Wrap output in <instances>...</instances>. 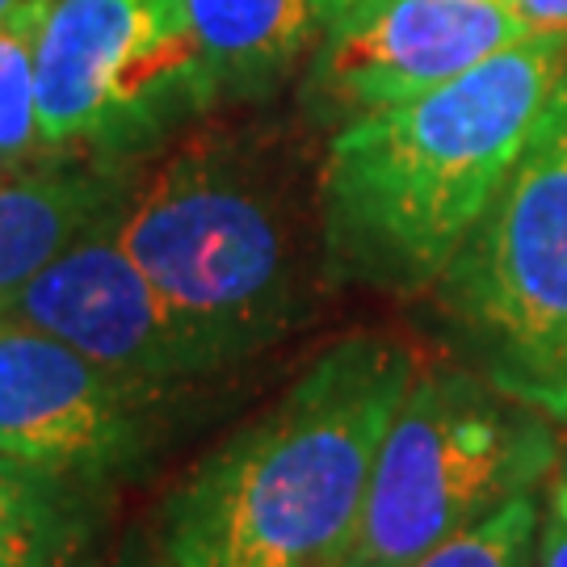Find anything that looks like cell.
<instances>
[{
    "label": "cell",
    "mask_w": 567,
    "mask_h": 567,
    "mask_svg": "<svg viewBox=\"0 0 567 567\" xmlns=\"http://www.w3.org/2000/svg\"><path fill=\"white\" fill-rule=\"evenodd\" d=\"M114 231L215 379L295 337L332 290L299 126L210 114L140 164Z\"/></svg>",
    "instance_id": "cell-1"
},
{
    "label": "cell",
    "mask_w": 567,
    "mask_h": 567,
    "mask_svg": "<svg viewBox=\"0 0 567 567\" xmlns=\"http://www.w3.org/2000/svg\"><path fill=\"white\" fill-rule=\"evenodd\" d=\"M564 76L567 34H529L425 97L332 131L320 156L328 282L429 295Z\"/></svg>",
    "instance_id": "cell-2"
},
{
    "label": "cell",
    "mask_w": 567,
    "mask_h": 567,
    "mask_svg": "<svg viewBox=\"0 0 567 567\" xmlns=\"http://www.w3.org/2000/svg\"><path fill=\"white\" fill-rule=\"evenodd\" d=\"M421 353L349 332L168 492V567H344L370 471Z\"/></svg>",
    "instance_id": "cell-3"
},
{
    "label": "cell",
    "mask_w": 567,
    "mask_h": 567,
    "mask_svg": "<svg viewBox=\"0 0 567 567\" xmlns=\"http://www.w3.org/2000/svg\"><path fill=\"white\" fill-rule=\"evenodd\" d=\"M429 299L450 362L567 429V76Z\"/></svg>",
    "instance_id": "cell-4"
},
{
    "label": "cell",
    "mask_w": 567,
    "mask_h": 567,
    "mask_svg": "<svg viewBox=\"0 0 567 567\" xmlns=\"http://www.w3.org/2000/svg\"><path fill=\"white\" fill-rule=\"evenodd\" d=\"M564 450L559 425L458 362H421L383 433L344 567H416L538 496Z\"/></svg>",
    "instance_id": "cell-5"
},
{
    "label": "cell",
    "mask_w": 567,
    "mask_h": 567,
    "mask_svg": "<svg viewBox=\"0 0 567 567\" xmlns=\"http://www.w3.org/2000/svg\"><path fill=\"white\" fill-rule=\"evenodd\" d=\"M219 114L185 0H51L39 39L47 161L143 164Z\"/></svg>",
    "instance_id": "cell-6"
},
{
    "label": "cell",
    "mask_w": 567,
    "mask_h": 567,
    "mask_svg": "<svg viewBox=\"0 0 567 567\" xmlns=\"http://www.w3.org/2000/svg\"><path fill=\"white\" fill-rule=\"evenodd\" d=\"M513 0H353L332 13L299 76V114L311 131H341L526 42Z\"/></svg>",
    "instance_id": "cell-7"
},
{
    "label": "cell",
    "mask_w": 567,
    "mask_h": 567,
    "mask_svg": "<svg viewBox=\"0 0 567 567\" xmlns=\"http://www.w3.org/2000/svg\"><path fill=\"white\" fill-rule=\"evenodd\" d=\"M114 219L93 227L21 286L0 307V320L39 328L147 400L177 408L215 383V370L161 290L122 248Z\"/></svg>",
    "instance_id": "cell-8"
},
{
    "label": "cell",
    "mask_w": 567,
    "mask_h": 567,
    "mask_svg": "<svg viewBox=\"0 0 567 567\" xmlns=\"http://www.w3.org/2000/svg\"><path fill=\"white\" fill-rule=\"evenodd\" d=\"M173 408L39 328L0 320V454L110 487L140 471Z\"/></svg>",
    "instance_id": "cell-9"
},
{
    "label": "cell",
    "mask_w": 567,
    "mask_h": 567,
    "mask_svg": "<svg viewBox=\"0 0 567 567\" xmlns=\"http://www.w3.org/2000/svg\"><path fill=\"white\" fill-rule=\"evenodd\" d=\"M135 173L140 164L68 156L9 173L0 182V307L93 227L114 219Z\"/></svg>",
    "instance_id": "cell-10"
},
{
    "label": "cell",
    "mask_w": 567,
    "mask_h": 567,
    "mask_svg": "<svg viewBox=\"0 0 567 567\" xmlns=\"http://www.w3.org/2000/svg\"><path fill=\"white\" fill-rule=\"evenodd\" d=\"M215 72L219 110H257L299 84L324 18L316 0H185Z\"/></svg>",
    "instance_id": "cell-11"
},
{
    "label": "cell",
    "mask_w": 567,
    "mask_h": 567,
    "mask_svg": "<svg viewBox=\"0 0 567 567\" xmlns=\"http://www.w3.org/2000/svg\"><path fill=\"white\" fill-rule=\"evenodd\" d=\"M105 487L0 454V567H84L102 538Z\"/></svg>",
    "instance_id": "cell-12"
},
{
    "label": "cell",
    "mask_w": 567,
    "mask_h": 567,
    "mask_svg": "<svg viewBox=\"0 0 567 567\" xmlns=\"http://www.w3.org/2000/svg\"><path fill=\"white\" fill-rule=\"evenodd\" d=\"M51 0H25L0 18V156L18 173L42 164L39 131V39Z\"/></svg>",
    "instance_id": "cell-13"
},
{
    "label": "cell",
    "mask_w": 567,
    "mask_h": 567,
    "mask_svg": "<svg viewBox=\"0 0 567 567\" xmlns=\"http://www.w3.org/2000/svg\"><path fill=\"white\" fill-rule=\"evenodd\" d=\"M538 496L505 505L484 526L466 529L416 567H538Z\"/></svg>",
    "instance_id": "cell-14"
},
{
    "label": "cell",
    "mask_w": 567,
    "mask_h": 567,
    "mask_svg": "<svg viewBox=\"0 0 567 567\" xmlns=\"http://www.w3.org/2000/svg\"><path fill=\"white\" fill-rule=\"evenodd\" d=\"M538 567H567V437L538 492Z\"/></svg>",
    "instance_id": "cell-15"
},
{
    "label": "cell",
    "mask_w": 567,
    "mask_h": 567,
    "mask_svg": "<svg viewBox=\"0 0 567 567\" xmlns=\"http://www.w3.org/2000/svg\"><path fill=\"white\" fill-rule=\"evenodd\" d=\"M529 34H567V0H513Z\"/></svg>",
    "instance_id": "cell-16"
},
{
    "label": "cell",
    "mask_w": 567,
    "mask_h": 567,
    "mask_svg": "<svg viewBox=\"0 0 567 567\" xmlns=\"http://www.w3.org/2000/svg\"><path fill=\"white\" fill-rule=\"evenodd\" d=\"M84 567H168V564H164V555H152L147 547H135V550L126 547V550H118V555H110V559H97V555H93Z\"/></svg>",
    "instance_id": "cell-17"
},
{
    "label": "cell",
    "mask_w": 567,
    "mask_h": 567,
    "mask_svg": "<svg viewBox=\"0 0 567 567\" xmlns=\"http://www.w3.org/2000/svg\"><path fill=\"white\" fill-rule=\"evenodd\" d=\"M316 4H320V18H332V13H341L344 4H353V0H316Z\"/></svg>",
    "instance_id": "cell-18"
},
{
    "label": "cell",
    "mask_w": 567,
    "mask_h": 567,
    "mask_svg": "<svg viewBox=\"0 0 567 567\" xmlns=\"http://www.w3.org/2000/svg\"><path fill=\"white\" fill-rule=\"evenodd\" d=\"M21 4H25V0H0V18L13 13V9H21Z\"/></svg>",
    "instance_id": "cell-19"
},
{
    "label": "cell",
    "mask_w": 567,
    "mask_h": 567,
    "mask_svg": "<svg viewBox=\"0 0 567 567\" xmlns=\"http://www.w3.org/2000/svg\"><path fill=\"white\" fill-rule=\"evenodd\" d=\"M9 173H13V168H9V164H4V156H0V182H4Z\"/></svg>",
    "instance_id": "cell-20"
}]
</instances>
